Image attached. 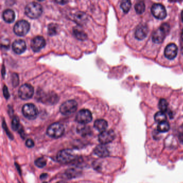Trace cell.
<instances>
[{
	"instance_id": "cell-12",
	"label": "cell",
	"mask_w": 183,
	"mask_h": 183,
	"mask_svg": "<svg viewBox=\"0 0 183 183\" xmlns=\"http://www.w3.org/2000/svg\"><path fill=\"white\" fill-rule=\"evenodd\" d=\"M178 53V48L174 44H170L166 46L164 50L165 56L169 59H174Z\"/></svg>"
},
{
	"instance_id": "cell-16",
	"label": "cell",
	"mask_w": 183,
	"mask_h": 183,
	"mask_svg": "<svg viewBox=\"0 0 183 183\" xmlns=\"http://www.w3.org/2000/svg\"><path fill=\"white\" fill-rule=\"evenodd\" d=\"M95 154L96 155L100 157H108L109 155V151L106 147H105L104 145H100L97 146L95 150H94Z\"/></svg>"
},
{
	"instance_id": "cell-2",
	"label": "cell",
	"mask_w": 183,
	"mask_h": 183,
	"mask_svg": "<svg viewBox=\"0 0 183 183\" xmlns=\"http://www.w3.org/2000/svg\"><path fill=\"white\" fill-rule=\"evenodd\" d=\"M57 161L63 164H67L73 162L76 159L74 152L69 149H66L60 151L57 157Z\"/></svg>"
},
{
	"instance_id": "cell-3",
	"label": "cell",
	"mask_w": 183,
	"mask_h": 183,
	"mask_svg": "<svg viewBox=\"0 0 183 183\" xmlns=\"http://www.w3.org/2000/svg\"><path fill=\"white\" fill-rule=\"evenodd\" d=\"M65 132V127L60 123L51 124L47 130V134L53 138H58L62 136Z\"/></svg>"
},
{
	"instance_id": "cell-8",
	"label": "cell",
	"mask_w": 183,
	"mask_h": 183,
	"mask_svg": "<svg viewBox=\"0 0 183 183\" xmlns=\"http://www.w3.org/2000/svg\"><path fill=\"white\" fill-rule=\"evenodd\" d=\"M76 121L81 124L89 123L93 119V115L90 110L88 109L81 110L76 116Z\"/></svg>"
},
{
	"instance_id": "cell-33",
	"label": "cell",
	"mask_w": 183,
	"mask_h": 183,
	"mask_svg": "<svg viewBox=\"0 0 183 183\" xmlns=\"http://www.w3.org/2000/svg\"><path fill=\"white\" fill-rule=\"evenodd\" d=\"M68 1L69 0H55V1L57 3H59L60 4H62V5H64V4H67L68 2Z\"/></svg>"
},
{
	"instance_id": "cell-36",
	"label": "cell",
	"mask_w": 183,
	"mask_h": 183,
	"mask_svg": "<svg viewBox=\"0 0 183 183\" xmlns=\"http://www.w3.org/2000/svg\"><path fill=\"white\" fill-rule=\"evenodd\" d=\"M181 39H182V41L183 42V29L182 30V34H181Z\"/></svg>"
},
{
	"instance_id": "cell-7",
	"label": "cell",
	"mask_w": 183,
	"mask_h": 183,
	"mask_svg": "<svg viewBox=\"0 0 183 183\" xmlns=\"http://www.w3.org/2000/svg\"><path fill=\"white\" fill-rule=\"evenodd\" d=\"M34 94V89L32 86L25 84L22 85L18 90V95L22 100H27L32 97Z\"/></svg>"
},
{
	"instance_id": "cell-29",
	"label": "cell",
	"mask_w": 183,
	"mask_h": 183,
	"mask_svg": "<svg viewBox=\"0 0 183 183\" xmlns=\"http://www.w3.org/2000/svg\"><path fill=\"white\" fill-rule=\"evenodd\" d=\"M66 176L69 178H72L77 177L78 174V171L74 169H70L66 171Z\"/></svg>"
},
{
	"instance_id": "cell-22",
	"label": "cell",
	"mask_w": 183,
	"mask_h": 183,
	"mask_svg": "<svg viewBox=\"0 0 183 183\" xmlns=\"http://www.w3.org/2000/svg\"><path fill=\"white\" fill-rule=\"evenodd\" d=\"M157 129L160 132H168L170 129V125L167 122H163L161 123H159L157 127Z\"/></svg>"
},
{
	"instance_id": "cell-28",
	"label": "cell",
	"mask_w": 183,
	"mask_h": 183,
	"mask_svg": "<svg viewBox=\"0 0 183 183\" xmlns=\"http://www.w3.org/2000/svg\"><path fill=\"white\" fill-rule=\"evenodd\" d=\"M78 132L82 136H87L90 134V131L89 128L87 127H80L77 129Z\"/></svg>"
},
{
	"instance_id": "cell-35",
	"label": "cell",
	"mask_w": 183,
	"mask_h": 183,
	"mask_svg": "<svg viewBox=\"0 0 183 183\" xmlns=\"http://www.w3.org/2000/svg\"><path fill=\"white\" fill-rule=\"evenodd\" d=\"M47 177V174H41V176H40V178L42 179H45Z\"/></svg>"
},
{
	"instance_id": "cell-25",
	"label": "cell",
	"mask_w": 183,
	"mask_h": 183,
	"mask_svg": "<svg viewBox=\"0 0 183 183\" xmlns=\"http://www.w3.org/2000/svg\"><path fill=\"white\" fill-rule=\"evenodd\" d=\"M145 4L144 2L141 1L140 2H138L137 4H136L135 6V10L136 12L138 14H142L145 11Z\"/></svg>"
},
{
	"instance_id": "cell-41",
	"label": "cell",
	"mask_w": 183,
	"mask_h": 183,
	"mask_svg": "<svg viewBox=\"0 0 183 183\" xmlns=\"http://www.w3.org/2000/svg\"><path fill=\"white\" fill-rule=\"evenodd\" d=\"M171 1H175V0H171Z\"/></svg>"
},
{
	"instance_id": "cell-6",
	"label": "cell",
	"mask_w": 183,
	"mask_h": 183,
	"mask_svg": "<svg viewBox=\"0 0 183 183\" xmlns=\"http://www.w3.org/2000/svg\"><path fill=\"white\" fill-rule=\"evenodd\" d=\"M23 115L29 119H34L38 115V110L36 106L32 104H25L23 107Z\"/></svg>"
},
{
	"instance_id": "cell-14",
	"label": "cell",
	"mask_w": 183,
	"mask_h": 183,
	"mask_svg": "<svg viewBox=\"0 0 183 183\" xmlns=\"http://www.w3.org/2000/svg\"><path fill=\"white\" fill-rule=\"evenodd\" d=\"M168 33L161 27L155 31L152 35V40L155 44H161L163 41L165 36Z\"/></svg>"
},
{
	"instance_id": "cell-34",
	"label": "cell",
	"mask_w": 183,
	"mask_h": 183,
	"mask_svg": "<svg viewBox=\"0 0 183 183\" xmlns=\"http://www.w3.org/2000/svg\"><path fill=\"white\" fill-rule=\"evenodd\" d=\"M178 139H179V142H180L182 144H183V132H181V133L179 134Z\"/></svg>"
},
{
	"instance_id": "cell-1",
	"label": "cell",
	"mask_w": 183,
	"mask_h": 183,
	"mask_svg": "<svg viewBox=\"0 0 183 183\" xmlns=\"http://www.w3.org/2000/svg\"><path fill=\"white\" fill-rule=\"evenodd\" d=\"M25 14L31 19H36L42 15V6L35 2L29 3L25 8Z\"/></svg>"
},
{
	"instance_id": "cell-37",
	"label": "cell",
	"mask_w": 183,
	"mask_h": 183,
	"mask_svg": "<svg viewBox=\"0 0 183 183\" xmlns=\"http://www.w3.org/2000/svg\"><path fill=\"white\" fill-rule=\"evenodd\" d=\"M182 21L183 22V10L182 12Z\"/></svg>"
},
{
	"instance_id": "cell-30",
	"label": "cell",
	"mask_w": 183,
	"mask_h": 183,
	"mask_svg": "<svg viewBox=\"0 0 183 183\" xmlns=\"http://www.w3.org/2000/svg\"><path fill=\"white\" fill-rule=\"evenodd\" d=\"M46 160L43 157H40L36 160L35 161V164L37 167L38 168H43L45 165H46Z\"/></svg>"
},
{
	"instance_id": "cell-40",
	"label": "cell",
	"mask_w": 183,
	"mask_h": 183,
	"mask_svg": "<svg viewBox=\"0 0 183 183\" xmlns=\"http://www.w3.org/2000/svg\"><path fill=\"white\" fill-rule=\"evenodd\" d=\"M37 1H43L44 0H37Z\"/></svg>"
},
{
	"instance_id": "cell-5",
	"label": "cell",
	"mask_w": 183,
	"mask_h": 183,
	"mask_svg": "<svg viewBox=\"0 0 183 183\" xmlns=\"http://www.w3.org/2000/svg\"><path fill=\"white\" fill-rule=\"evenodd\" d=\"M78 109V104L75 100H68L63 102L60 107V112L64 115H69Z\"/></svg>"
},
{
	"instance_id": "cell-42",
	"label": "cell",
	"mask_w": 183,
	"mask_h": 183,
	"mask_svg": "<svg viewBox=\"0 0 183 183\" xmlns=\"http://www.w3.org/2000/svg\"><path fill=\"white\" fill-rule=\"evenodd\" d=\"M46 183V182H44V183Z\"/></svg>"
},
{
	"instance_id": "cell-20",
	"label": "cell",
	"mask_w": 183,
	"mask_h": 183,
	"mask_svg": "<svg viewBox=\"0 0 183 183\" xmlns=\"http://www.w3.org/2000/svg\"><path fill=\"white\" fill-rule=\"evenodd\" d=\"M73 34L75 36V38L78 39L79 40L84 41L87 39V34L84 32L83 31L80 30L78 28L74 29Z\"/></svg>"
},
{
	"instance_id": "cell-15",
	"label": "cell",
	"mask_w": 183,
	"mask_h": 183,
	"mask_svg": "<svg viewBox=\"0 0 183 183\" xmlns=\"http://www.w3.org/2000/svg\"><path fill=\"white\" fill-rule=\"evenodd\" d=\"M148 33V27L144 24H140L136 27L135 31V36L136 38L139 40H144L146 38Z\"/></svg>"
},
{
	"instance_id": "cell-32",
	"label": "cell",
	"mask_w": 183,
	"mask_h": 183,
	"mask_svg": "<svg viewBox=\"0 0 183 183\" xmlns=\"http://www.w3.org/2000/svg\"><path fill=\"white\" fill-rule=\"evenodd\" d=\"M3 95H4V97L6 98V99H8L10 97L8 89H7L6 86H4V87H3Z\"/></svg>"
},
{
	"instance_id": "cell-26",
	"label": "cell",
	"mask_w": 183,
	"mask_h": 183,
	"mask_svg": "<svg viewBox=\"0 0 183 183\" xmlns=\"http://www.w3.org/2000/svg\"><path fill=\"white\" fill-rule=\"evenodd\" d=\"M159 107L161 112H164L168 110V103L165 99H161L159 104Z\"/></svg>"
},
{
	"instance_id": "cell-38",
	"label": "cell",
	"mask_w": 183,
	"mask_h": 183,
	"mask_svg": "<svg viewBox=\"0 0 183 183\" xmlns=\"http://www.w3.org/2000/svg\"><path fill=\"white\" fill-rule=\"evenodd\" d=\"M57 183H67L65 182H63V181H61V182H58Z\"/></svg>"
},
{
	"instance_id": "cell-39",
	"label": "cell",
	"mask_w": 183,
	"mask_h": 183,
	"mask_svg": "<svg viewBox=\"0 0 183 183\" xmlns=\"http://www.w3.org/2000/svg\"><path fill=\"white\" fill-rule=\"evenodd\" d=\"M182 54H183V46L182 47Z\"/></svg>"
},
{
	"instance_id": "cell-21",
	"label": "cell",
	"mask_w": 183,
	"mask_h": 183,
	"mask_svg": "<svg viewBox=\"0 0 183 183\" xmlns=\"http://www.w3.org/2000/svg\"><path fill=\"white\" fill-rule=\"evenodd\" d=\"M132 3L131 0H122L120 4V7L125 13H127L131 8Z\"/></svg>"
},
{
	"instance_id": "cell-11",
	"label": "cell",
	"mask_w": 183,
	"mask_h": 183,
	"mask_svg": "<svg viewBox=\"0 0 183 183\" xmlns=\"http://www.w3.org/2000/svg\"><path fill=\"white\" fill-rule=\"evenodd\" d=\"M46 45V41L45 39L41 36H37L32 39L31 46V48L34 52H38Z\"/></svg>"
},
{
	"instance_id": "cell-31",
	"label": "cell",
	"mask_w": 183,
	"mask_h": 183,
	"mask_svg": "<svg viewBox=\"0 0 183 183\" xmlns=\"http://www.w3.org/2000/svg\"><path fill=\"white\" fill-rule=\"evenodd\" d=\"M25 145L27 146V147L32 148L33 147L34 145V142L32 139H28L27 140L26 142H25Z\"/></svg>"
},
{
	"instance_id": "cell-13",
	"label": "cell",
	"mask_w": 183,
	"mask_h": 183,
	"mask_svg": "<svg viewBox=\"0 0 183 183\" xmlns=\"http://www.w3.org/2000/svg\"><path fill=\"white\" fill-rule=\"evenodd\" d=\"M12 50L17 54L23 53L27 49V44L24 40L19 39L16 40L13 42L12 45Z\"/></svg>"
},
{
	"instance_id": "cell-9",
	"label": "cell",
	"mask_w": 183,
	"mask_h": 183,
	"mask_svg": "<svg viewBox=\"0 0 183 183\" xmlns=\"http://www.w3.org/2000/svg\"><path fill=\"white\" fill-rule=\"evenodd\" d=\"M151 11L154 16L158 19H163L166 16V9L161 4L155 3L153 4Z\"/></svg>"
},
{
	"instance_id": "cell-17",
	"label": "cell",
	"mask_w": 183,
	"mask_h": 183,
	"mask_svg": "<svg viewBox=\"0 0 183 183\" xmlns=\"http://www.w3.org/2000/svg\"><path fill=\"white\" fill-rule=\"evenodd\" d=\"M4 21L8 23H11L15 19V14L11 9H6L4 10L2 15Z\"/></svg>"
},
{
	"instance_id": "cell-19",
	"label": "cell",
	"mask_w": 183,
	"mask_h": 183,
	"mask_svg": "<svg viewBox=\"0 0 183 183\" xmlns=\"http://www.w3.org/2000/svg\"><path fill=\"white\" fill-rule=\"evenodd\" d=\"M108 122L104 119H99L96 120L94 123V127L99 131H104L108 127Z\"/></svg>"
},
{
	"instance_id": "cell-10",
	"label": "cell",
	"mask_w": 183,
	"mask_h": 183,
	"mask_svg": "<svg viewBox=\"0 0 183 183\" xmlns=\"http://www.w3.org/2000/svg\"><path fill=\"white\" fill-rule=\"evenodd\" d=\"M115 137V133L113 130H105L100 133L98 136V140L102 144L105 145L112 142Z\"/></svg>"
},
{
	"instance_id": "cell-27",
	"label": "cell",
	"mask_w": 183,
	"mask_h": 183,
	"mask_svg": "<svg viewBox=\"0 0 183 183\" xmlns=\"http://www.w3.org/2000/svg\"><path fill=\"white\" fill-rule=\"evenodd\" d=\"M12 129L14 131H17L20 129V121L19 119L17 117H15L12 119L11 122Z\"/></svg>"
},
{
	"instance_id": "cell-23",
	"label": "cell",
	"mask_w": 183,
	"mask_h": 183,
	"mask_svg": "<svg viewBox=\"0 0 183 183\" xmlns=\"http://www.w3.org/2000/svg\"><path fill=\"white\" fill-rule=\"evenodd\" d=\"M58 31V25L57 24L52 23L48 26V33L50 36H53L57 34Z\"/></svg>"
},
{
	"instance_id": "cell-24",
	"label": "cell",
	"mask_w": 183,
	"mask_h": 183,
	"mask_svg": "<svg viewBox=\"0 0 183 183\" xmlns=\"http://www.w3.org/2000/svg\"><path fill=\"white\" fill-rule=\"evenodd\" d=\"M154 119L155 120L156 122H159V123H161L165 121L166 117L165 115V113L163 112H159L156 113L154 116Z\"/></svg>"
},
{
	"instance_id": "cell-18",
	"label": "cell",
	"mask_w": 183,
	"mask_h": 183,
	"mask_svg": "<svg viewBox=\"0 0 183 183\" xmlns=\"http://www.w3.org/2000/svg\"><path fill=\"white\" fill-rule=\"evenodd\" d=\"M75 21L80 25H83L85 24L88 21V16L84 12H77L74 17Z\"/></svg>"
},
{
	"instance_id": "cell-4",
	"label": "cell",
	"mask_w": 183,
	"mask_h": 183,
	"mask_svg": "<svg viewBox=\"0 0 183 183\" xmlns=\"http://www.w3.org/2000/svg\"><path fill=\"white\" fill-rule=\"evenodd\" d=\"M30 25L27 21L21 20L17 22L14 27V32L17 36H23L29 32Z\"/></svg>"
}]
</instances>
